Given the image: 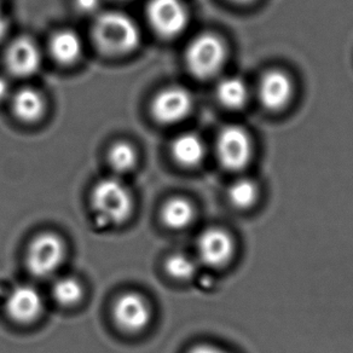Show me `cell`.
<instances>
[{
  "mask_svg": "<svg viewBox=\"0 0 353 353\" xmlns=\"http://www.w3.org/2000/svg\"><path fill=\"white\" fill-rule=\"evenodd\" d=\"M92 38L101 52L119 57L137 49L141 32L130 16L119 11H107L94 21Z\"/></svg>",
  "mask_w": 353,
  "mask_h": 353,
  "instance_id": "1",
  "label": "cell"
},
{
  "mask_svg": "<svg viewBox=\"0 0 353 353\" xmlns=\"http://www.w3.org/2000/svg\"><path fill=\"white\" fill-rule=\"evenodd\" d=\"M133 205L130 189L114 176L99 181L91 194V206L99 225H121L132 214Z\"/></svg>",
  "mask_w": 353,
  "mask_h": 353,
  "instance_id": "2",
  "label": "cell"
},
{
  "mask_svg": "<svg viewBox=\"0 0 353 353\" xmlns=\"http://www.w3.org/2000/svg\"><path fill=\"white\" fill-rule=\"evenodd\" d=\"M226 59L225 45L212 33L197 35L185 51V62L197 79H211L221 72Z\"/></svg>",
  "mask_w": 353,
  "mask_h": 353,
  "instance_id": "3",
  "label": "cell"
},
{
  "mask_svg": "<svg viewBox=\"0 0 353 353\" xmlns=\"http://www.w3.org/2000/svg\"><path fill=\"white\" fill-rule=\"evenodd\" d=\"M63 240L52 232H44L30 242L26 264L32 275L38 279H46L59 270L65 258Z\"/></svg>",
  "mask_w": 353,
  "mask_h": 353,
  "instance_id": "4",
  "label": "cell"
},
{
  "mask_svg": "<svg viewBox=\"0 0 353 353\" xmlns=\"http://www.w3.org/2000/svg\"><path fill=\"white\" fill-rule=\"evenodd\" d=\"M147 19L159 37L172 39L187 28L189 14L182 0H149Z\"/></svg>",
  "mask_w": 353,
  "mask_h": 353,
  "instance_id": "5",
  "label": "cell"
},
{
  "mask_svg": "<svg viewBox=\"0 0 353 353\" xmlns=\"http://www.w3.org/2000/svg\"><path fill=\"white\" fill-rule=\"evenodd\" d=\"M250 134L240 126L223 128L216 138V157L221 166L231 172L242 171L252 159Z\"/></svg>",
  "mask_w": 353,
  "mask_h": 353,
  "instance_id": "6",
  "label": "cell"
},
{
  "mask_svg": "<svg viewBox=\"0 0 353 353\" xmlns=\"http://www.w3.org/2000/svg\"><path fill=\"white\" fill-rule=\"evenodd\" d=\"M194 107L190 92L181 86L163 88L152 102V118L162 125H173L187 118Z\"/></svg>",
  "mask_w": 353,
  "mask_h": 353,
  "instance_id": "7",
  "label": "cell"
},
{
  "mask_svg": "<svg viewBox=\"0 0 353 353\" xmlns=\"http://www.w3.org/2000/svg\"><path fill=\"white\" fill-rule=\"evenodd\" d=\"M197 254L203 264L221 269L234 258L235 241L225 229L210 228L197 239Z\"/></svg>",
  "mask_w": 353,
  "mask_h": 353,
  "instance_id": "8",
  "label": "cell"
},
{
  "mask_svg": "<svg viewBox=\"0 0 353 353\" xmlns=\"http://www.w3.org/2000/svg\"><path fill=\"white\" fill-rule=\"evenodd\" d=\"M113 317L119 328L126 333H139L152 321V309L147 300L137 293L119 296L113 307Z\"/></svg>",
  "mask_w": 353,
  "mask_h": 353,
  "instance_id": "9",
  "label": "cell"
},
{
  "mask_svg": "<svg viewBox=\"0 0 353 353\" xmlns=\"http://www.w3.org/2000/svg\"><path fill=\"white\" fill-rule=\"evenodd\" d=\"M41 63V54L34 40L30 37L16 38L6 52V65L12 75L27 78L37 73Z\"/></svg>",
  "mask_w": 353,
  "mask_h": 353,
  "instance_id": "10",
  "label": "cell"
},
{
  "mask_svg": "<svg viewBox=\"0 0 353 353\" xmlns=\"http://www.w3.org/2000/svg\"><path fill=\"white\" fill-rule=\"evenodd\" d=\"M43 298L32 285H19L11 290L6 299V309L12 321L27 324L34 322L43 311Z\"/></svg>",
  "mask_w": 353,
  "mask_h": 353,
  "instance_id": "11",
  "label": "cell"
},
{
  "mask_svg": "<svg viewBox=\"0 0 353 353\" xmlns=\"http://www.w3.org/2000/svg\"><path fill=\"white\" fill-rule=\"evenodd\" d=\"M258 96L266 108L280 110L290 103L293 96V83L283 72L271 70L260 80Z\"/></svg>",
  "mask_w": 353,
  "mask_h": 353,
  "instance_id": "12",
  "label": "cell"
},
{
  "mask_svg": "<svg viewBox=\"0 0 353 353\" xmlns=\"http://www.w3.org/2000/svg\"><path fill=\"white\" fill-rule=\"evenodd\" d=\"M172 157L174 161L185 168L197 167L205 159V143L197 134L183 133L172 142Z\"/></svg>",
  "mask_w": 353,
  "mask_h": 353,
  "instance_id": "13",
  "label": "cell"
},
{
  "mask_svg": "<svg viewBox=\"0 0 353 353\" xmlns=\"http://www.w3.org/2000/svg\"><path fill=\"white\" fill-rule=\"evenodd\" d=\"M50 52L57 63L72 65L83 54V41L73 30H59L50 40Z\"/></svg>",
  "mask_w": 353,
  "mask_h": 353,
  "instance_id": "14",
  "label": "cell"
},
{
  "mask_svg": "<svg viewBox=\"0 0 353 353\" xmlns=\"http://www.w3.org/2000/svg\"><path fill=\"white\" fill-rule=\"evenodd\" d=\"M45 99L39 91L33 88H22L12 99V109L16 118L26 123L38 121L44 115Z\"/></svg>",
  "mask_w": 353,
  "mask_h": 353,
  "instance_id": "15",
  "label": "cell"
},
{
  "mask_svg": "<svg viewBox=\"0 0 353 353\" xmlns=\"http://www.w3.org/2000/svg\"><path fill=\"white\" fill-rule=\"evenodd\" d=\"M161 219L168 229L183 230L195 219V208L187 199L173 197L162 207Z\"/></svg>",
  "mask_w": 353,
  "mask_h": 353,
  "instance_id": "16",
  "label": "cell"
},
{
  "mask_svg": "<svg viewBox=\"0 0 353 353\" xmlns=\"http://www.w3.org/2000/svg\"><path fill=\"white\" fill-rule=\"evenodd\" d=\"M216 97L226 108L240 109L247 102L248 90L243 80L230 77L219 81L216 86Z\"/></svg>",
  "mask_w": 353,
  "mask_h": 353,
  "instance_id": "17",
  "label": "cell"
},
{
  "mask_svg": "<svg viewBox=\"0 0 353 353\" xmlns=\"http://www.w3.org/2000/svg\"><path fill=\"white\" fill-rule=\"evenodd\" d=\"M228 196L232 206L241 211H245L254 206L258 201L259 189L253 181L242 178L231 184L228 190Z\"/></svg>",
  "mask_w": 353,
  "mask_h": 353,
  "instance_id": "18",
  "label": "cell"
},
{
  "mask_svg": "<svg viewBox=\"0 0 353 353\" xmlns=\"http://www.w3.org/2000/svg\"><path fill=\"white\" fill-rule=\"evenodd\" d=\"M108 161L117 173H128L137 163V152L132 144L128 142L115 143L109 149Z\"/></svg>",
  "mask_w": 353,
  "mask_h": 353,
  "instance_id": "19",
  "label": "cell"
},
{
  "mask_svg": "<svg viewBox=\"0 0 353 353\" xmlns=\"http://www.w3.org/2000/svg\"><path fill=\"white\" fill-rule=\"evenodd\" d=\"M83 285L74 277L59 279L52 287L54 301L65 307H70L80 303V300L83 299Z\"/></svg>",
  "mask_w": 353,
  "mask_h": 353,
  "instance_id": "20",
  "label": "cell"
},
{
  "mask_svg": "<svg viewBox=\"0 0 353 353\" xmlns=\"http://www.w3.org/2000/svg\"><path fill=\"white\" fill-rule=\"evenodd\" d=\"M166 271L174 280L188 281L196 274L197 266L195 260L189 255L176 253L167 259Z\"/></svg>",
  "mask_w": 353,
  "mask_h": 353,
  "instance_id": "21",
  "label": "cell"
},
{
  "mask_svg": "<svg viewBox=\"0 0 353 353\" xmlns=\"http://www.w3.org/2000/svg\"><path fill=\"white\" fill-rule=\"evenodd\" d=\"M75 6L83 14H91L99 9L101 0H74Z\"/></svg>",
  "mask_w": 353,
  "mask_h": 353,
  "instance_id": "22",
  "label": "cell"
},
{
  "mask_svg": "<svg viewBox=\"0 0 353 353\" xmlns=\"http://www.w3.org/2000/svg\"><path fill=\"white\" fill-rule=\"evenodd\" d=\"M188 353H228L221 348L216 347L214 345H208V343H202L196 345L195 347L190 348Z\"/></svg>",
  "mask_w": 353,
  "mask_h": 353,
  "instance_id": "23",
  "label": "cell"
},
{
  "mask_svg": "<svg viewBox=\"0 0 353 353\" xmlns=\"http://www.w3.org/2000/svg\"><path fill=\"white\" fill-rule=\"evenodd\" d=\"M9 94H10L9 83H8L6 79L0 77V102L4 101L9 96Z\"/></svg>",
  "mask_w": 353,
  "mask_h": 353,
  "instance_id": "24",
  "label": "cell"
},
{
  "mask_svg": "<svg viewBox=\"0 0 353 353\" xmlns=\"http://www.w3.org/2000/svg\"><path fill=\"white\" fill-rule=\"evenodd\" d=\"M8 30H9V22L6 20V16L3 15L0 11V41L4 39Z\"/></svg>",
  "mask_w": 353,
  "mask_h": 353,
  "instance_id": "25",
  "label": "cell"
},
{
  "mask_svg": "<svg viewBox=\"0 0 353 353\" xmlns=\"http://www.w3.org/2000/svg\"><path fill=\"white\" fill-rule=\"evenodd\" d=\"M231 1L237 3V4H250V3L254 1V0H231Z\"/></svg>",
  "mask_w": 353,
  "mask_h": 353,
  "instance_id": "26",
  "label": "cell"
},
{
  "mask_svg": "<svg viewBox=\"0 0 353 353\" xmlns=\"http://www.w3.org/2000/svg\"><path fill=\"white\" fill-rule=\"evenodd\" d=\"M118 1H123V0H118Z\"/></svg>",
  "mask_w": 353,
  "mask_h": 353,
  "instance_id": "27",
  "label": "cell"
}]
</instances>
